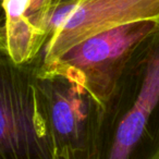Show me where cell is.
<instances>
[{
  "label": "cell",
  "mask_w": 159,
  "mask_h": 159,
  "mask_svg": "<svg viewBox=\"0 0 159 159\" xmlns=\"http://www.w3.org/2000/svg\"><path fill=\"white\" fill-rule=\"evenodd\" d=\"M97 159H159V22L102 104Z\"/></svg>",
  "instance_id": "1"
},
{
  "label": "cell",
  "mask_w": 159,
  "mask_h": 159,
  "mask_svg": "<svg viewBox=\"0 0 159 159\" xmlns=\"http://www.w3.org/2000/svg\"><path fill=\"white\" fill-rule=\"evenodd\" d=\"M36 117L53 155L97 159L102 104L82 84L39 66L34 77Z\"/></svg>",
  "instance_id": "2"
},
{
  "label": "cell",
  "mask_w": 159,
  "mask_h": 159,
  "mask_svg": "<svg viewBox=\"0 0 159 159\" xmlns=\"http://www.w3.org/2000/svg\"><path fill=\"white\" fill-rule=\"evenodd\" d=\"M38 57L18 63L0 22V159H53L36 117L34 77Z\"/></svg>",
  "instance_id": "3"
},
{
  "label": "cell",
  "mask_w": 159,
  "mask_h": 159,
  "mask_svg": "<svg viewBox=\"0 0 159 159\" xmlns=\"http://www.w3.org/2000/svg\"><path fill=\"white\" fill-rule=\"evenodd\" d=\"M158 22L139 21L99 32L75 44L49 63L39 62V66L72 77L104 104L134 50Z\"/></svg>",
  "instance_id": "4"
},
{
  "label": "cell",
  "mask_w": 159,
  "mask_h": 159,
  "mask_svg": "<svg viewBox=\"0 0 159 159\" xmlns=\"http://www.w3.org/2000/svg\"><path fill=\"white\" fill-rule=\"evenodd\" d=\"M159 21V0H80L38 55L42 64L99 32L139 21Z\"/></svg>",
  "instance_id": "5"
},
{
  "label": "cell",
  "mask_w": 159,
  "mask_h": 159,
  "mask_svg": "<svg viewBox=\"0 0 159 159\" xmlns=\"http://www.w3.org/2000/svg\"><path fill=\"white\" fill-rule=\"evenodd\" d=\"M52 11V0H31L26 18L47 39V24Z\"/></svg>",
  "instance_id": "6"
},
{
  "label": "cell",
  "mask_w": 159,
  "mask_h": 159,
  "mask_svg": "<svg viewBox=\"0 0 159 159\" xmlns=\"http://www.w3.org/2000/svg\"><path fill=\"white\" fill-rule=\"evenodd\" d=\"M63 1H66V0H52V10H53V8L57 7L59 3L63 2ZM51 12H52V11H51Z\"/></svg>",
  "instance_id": "7"
},
{
  "label": "cell",
  "mask_w": 159,
  "mask_h": 159,
  "mask_svg": "<svg viewBox=\"0 0 159 159\" xmlns=\"http://www.w3.org/2000/svg\"><path fill=\"white\" fill-rule=\"evenodd\" d=\"M53 159H63V158H61V157H59V156H53Z\"/></svg>",
  "instance_id": "8"
},
{
  "label": "cell",
  "mask_w": 159,
  "mask_h": 159,
  "mask_svg": "<svg viewBox=\"0 0 159 159\" xmlns=\"http://www.w3.org/2000/svg\"><path fill=\"white\" fill-rule=\"evenodd\" d=\"M0 5H1V0H0Z\"/></svg>",
  "instance_id": "9"
}]
</instances>
